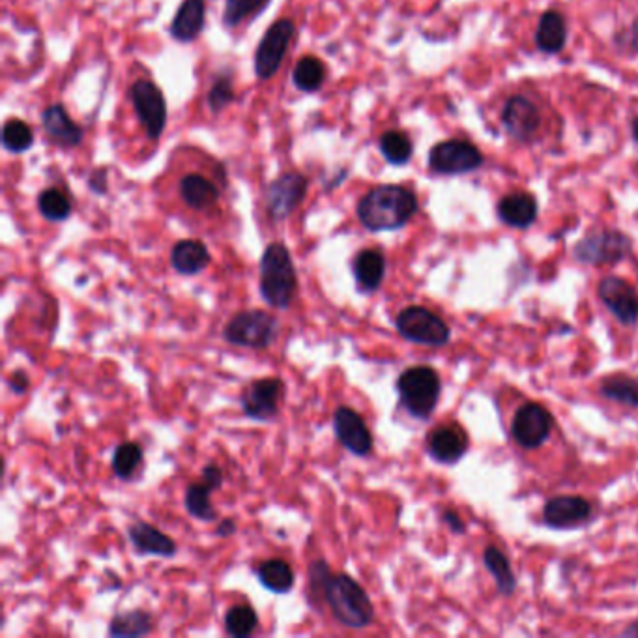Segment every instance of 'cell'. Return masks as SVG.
<instances>
[{
  "instance_id": "9c48e42d",
  "label": "cell",
  "mask_w": 638,
  "mask_h": 638,
  "mask_svg": "<svg viewBox=\"0 0 638 638\" xmlns=\"http://www.w3.org/2000/svg\"><path fill=\"white\" fill-rule=\"evenodd\" d=\"M130 100L148 139L158 141L167 124V103L160 87L148 79H137L130 87Z\"/></svg>"
},
{
  "instance_id": "5b68a950",
  "label": "cell",
  "mask_w": 638,
  "mask_h": 638,
  "mask_svg": "<svg viewBox=\"0 0 638 638\" xmlns=\"http://www.w3.org/2000/svg\"><path fill=\"white\" fill-rule=\"evenodd\" d=\"M395 328L410 343L427 347H444L450 343L451 330L446 320L423 305L405 307L395 319Z\"/></svg>"
},
{
  "instance_id": "7a4b0ae2",
  "label": "cell",
  "mask_w": 638,
  "mask_h": 638,
  "mask_svg": "<svg viewBox=\"0 0 638 638\" xmlns=\"http://www.w3.org/2000/svg\"><path fill=\"white\" fill-rule=\"evenodd\" d=\"M262 300L270 307L287 309L298 289L296 268L290 257L289 247L274 242L264 249L261 259Z\"/></svg>"
},
{
  "instance_id": "8d00e7d4",
  "label": "cell",
  "mask_w": 638,
  "mask_h": 638,
  "mask_svg": "<svg viewBox=\"0 0 638 638\" xmlns=\"http://www.w3.org/2000/svg\"><path fill=\"white\" fill-rule=\"evenodd\" d=\"M272 0H225L223 10V25L234 29L244 23L249 17L262 14Z\"/></svg>"
},
{
  "instance_id": "7bdbcfd3",
  "label": "cell",
  "mask_w": 638,
  "mask_h": 638,
  "mask_svg": "<svg viewBox=\"0 0 638 638\" xmlns=\"http://www.w3.org/2000/svg\"><path fill=\"white\" fill-rule=\"evenodd\" d=\"M442 521L450 526V530L453 534H464V530H466V524H464L463 519L459 517V513H455V511H451V509L442 513Z\"/></svg>"
},
{
  "instance_id": "f1b7e54d",
  "label": "cell",
  "mask_w": 638,
  "mask_h": 638,
  "mask_svg": "<svg viewBox=\"0 0 638 638\" xmlns=\"http://www.w3.org/2000/svg\"><path fill=\"white\" fill-rule=\"evenodd\" d=\"M292 83L298 90L307 92V94L319 92L322 85L326 83L324 62L320 58L311 57V55L300 58L292 70Z\"/></svg>"
},
{
  "instance_id": "7402d4cb",
  "label": "cell",
  "mask_w": 638,
  "mask_h": 638,
  "mask_svg": "<svg viewBox=\"0 0 638 638\" xmlns=\"http://www.w3.org/2000/svg\"><path fill=\"white\" fill-rule=\"evenodd\" d=\"M131 545L139 554H152V556H165L171 558L176 554V543L174 539L163 534L156 526L148 522L137 521L131 524L128 530Z\"/></svg>"
},
{
  "instance_id": "3957f363",
  "label": "cell",
  "mask_w": 638,
  "mask_h": 638,
  "mask_svg": "<svg viewBox=\"0 0 638 638\" xmlns=\"http://www.w3.org/2000/svg\"><path fill=\"white\" fill-rule=\"evenodd\" d=\"M322 597L330 605L335 620L350 629H363L373 624L375 607L362 586L345 573L332 575Z\"/></svg>"
},
{
  "instance_id": "ffe728a7",
  "label": "cell",
  "mask_w": 638,
  "mask_h": 638,
  "mask_svg": "<svg viewBox=\"0 0 638 638\" xmlns=\"http://www.w3.org/2000/svg\"><path fill=\"white\" fill-rule=\"evenodd\" d=\"M356 289L362 294H373L380 289L386 276V257L378 249H363L352 264Z\"/></svg>"
},
{
  "instance_id": "5bb4252c",
  "label": "cell",
  "mask_w": 638,
  "mask_h": 638,
  "mask_svg": "<svg viewBox=\"0 0 638 638\" xmlns=\"http://www.w3.org/2000/svg\"><path fill=\"white\" fill-rule=\"evenodd\" d=\"M483 163L478 148L466 141H444L431 150L429 167L440 174H463L476 171Z\"/></svg>"
},
{
  "instance_id": "484cf974",
  "label": "cell",
  "mask_w": 638,
  "mask_h": 638,
  "mask_svg": "<svg viewBox=\"0 0 638 638\" xmlns=\"http://www.w3.org/2000/svg\"><path fill=\"white\" fill-rule=\"evenodd\" d=\"M566 19L558 12H547L541 17L536 32L537 47L545 53H560L566 47Z\"/></svg>"
},
{
  "instance_id": "f35d334b",
  "label": "cell",
  "mask_w": 638,
  "mask_h": 638,
  "mask_svg": "<svg viewBox=\"0 0 638 638\" xmlns=\"http://www.w3.org/2000/svg\"><path fill=\"white\" fill-rule=\"evenodd\" d=\"M234 100H236V92H234V85H232V79L229 75L219 77L218 81L208 90V98H206L210 111L216 115L221 113L223 109H227Z\"/></svg>"
},
{
  "instance_id": "ba28073f",
  "label": "cell",
  "mask_w": 638,
  "mask_h": 638,
  "mask_svg": "<svg viewBox=\"0 0 638 638\" xmlns=\"http://www.w3.org/2000/svg\"><path fill=\"white\" fill-rule=\"evenodd\" d=\"M294 34L296 25L290 19H279L264 32L255 53V73L261 81H268L279 72Z\"/></svg>"
},
{
  "instance_id": "4fadbf2b",
  "label": "cell",
  "mask_w": 638,
  "mask_h": 638,
  "mask_svg": "<svg viewBox=\"0 0 638 638\" xmlns=\"http://www.w3.org/2000/svg\"><path fill=\"white\" fill-rule=\"evenodd\" d=\"M599 300L624 326L638 324V290L622 277H603L597 285Z\"/></svg>"
},
{
  "instance_id": "d4e9b609",
  "label": "cell",
  "mask_w": 638,
  "mask_h": 638,
  "mask_svg": "<svg viewBox=\"0 0 638 638\" xmlns=\"http://www.w3.org/2000/svg\"><path fill=\"white\" fill-rule=\"evenodd\" d=\"M498 218L509 227L526 229L537 218V201L530 193H511L498 203Z\"/></svg>"
},
{
  "instance_id": "30bf717a",
  "label": "cell",
  "mask_w": 638,
  "mask_h": 638,
  "mask_svg": "<svg viewBox=\"0 0 638 638\" xmlns=\"http://www.w3.org/2000/svg\"><path fill=\"white\" fill-rule=\"evenodd\" d=\"M552 427L554 418L545 406L539 403H526L513 416L511 435L524 450H536L549 440Z\"/></svg>"
},
{
  "instance_id": "e0dca14e",
  "label": "cell",
  "mask_w": 638,
  "mask_h": 638,
  "mask_svg": "<svg viewBox=\"0 0 638 638\" xmlns=\"http://www.w3.org/2000/svg\"><path fill=\"white\" fill-rule=\"evenodd\" d=\"M468 448H470V438L459 423L440 425L427 436V453L435 459L436 463H459L466 455Z\"/></svg>"
},
{
  "instance_id": "cb8c5ba5",
  "label": "cell",
  "mask_w": 638,
  "mask_h": 638,
  "mask_svg": "<svg viewBox=\"0 0 638 638\" xmlns=\"http://www.w3.org/2000/svg\"><path fill=\"white\" fill-rule=\"evenodd\" d=\"M212 261L208 247L201 240H180L171 251V264L180 276H197Z\"/></svg>"
},
{
  "instance_id": "9a60e30c",
  "label": "cell",
  "mask_w": 638,
  "mask_h": 638,
  "mask_svg": "<svg viewBox=\"0 0 638 638\" xmlns=\"http://www.w3.org/2000/svg\"><path fill=\"white\" fill-rule=\"evenodd\" d=\"M334 431L339 442L347 448L352 455L367 457L373 451V435L367 427V423L350 406H339L334 414Z\"/></svg>"
},
{
  "instance_id": "ab89813d",
  "label": "cell",
  "mask_w": 638,
  "mask_h": 638,
  "mask_svg": "<svg viewBox=\"0 0 638 638\" xmlns=\"http://www.w3.org/2000/svg\"><path fill=\"white\" fill-rule=\"evenodd\" d=\"M88 188L90 191H94L96 195H105L107 193V169L100 167L96 171H92V174L88 176Z\"/></svg>"
},
{
  "instance_id": "f546056e",
  "label": "cell",
  "mask_w": 638,
  "mask_h": 638,
  "mask_svg": "<svg viewBox=\"0 0 638 638\" xmlns=\"http://www.w3.org/2000/svg\"><path fill=\"white\" fill-rule=\"evenodd\" d=\"M152 616L145 610H131L124 614H116L109 624L111 637H145L152 631Z\"/></svg>"
},
{
  "instance_id": "d6a6232c",
  "label": "cell",
  "mask_w": 638,
  "mask_h": 638,
  "mask_svg": "<svg viewBox=\"0 0 638 638\" xmlns=\"http://www.w3.org/2000/svg\"><path fill=\"white\" fill-rule=\"evenodd\" d=\"M380 152L384 156V160L392 163L395 167H403L410 158H412V141L408 139V135L403 131H386L380 137Z\"/></svg>"
},
{
  "instance_id": "d590c367",
  "label": "cell",
  "mask_w": 638,
  "mask_h": 638,
  "mask_svg": "<svg viewBox=\"0 0 638 638\" xmlns=\"http://www.w3.org/2000/svg\"><path fill=\"white\" fill-rule=\"evenodd\" d=\"M38 210L47 221H64L73 212L72 201L60 189H44L38 197Z\"/></svg>"
},
{
  "instance_id": "44dd1931",
  "label": "cell",
  "mask_w": 638,
  "mask_h": 638,
  "mask_svg": "<svg viewBox=\"0 0 638 638\" xmlns=\"http://www.w3.org/2000/svg\"><path fill=\"white\" fill-rule=\"evenodd\" d=\"M204 23H206L204 0H184L171 23V36L176 42L191 44L201 36Z\"/></svg>"
},
{
  "instance_id": "b9f144b4",
  "label": "cell",
  "mask_w": 638,
  "mask_h": 638,
  "mask_svg": "<svg viewBox=\"0 0 638 638\" xmlns=\"http://www.w3.org/2000/svg\"><path fill=\"white\" fill-rule=\"evenodd\" d=\"M30 380L27 377V373L23 371H15L10 377H8V388L15 393V395H23L29 390Z\"/></svg>"
},
{
  "instance_id": "83f0119b",
  "label": "cell",
  "mask_w": 638,
  "mask_h": 638,
  "mask_svg": "<svg viewBox=\"0 0 638 638\" xmlns=\"http://www.w3.org/2000/svg\"><path fill=\"white\" fill-rule=\"evenodd\" d=\"M483 564L493 575L498 592L508 595V597L513 595L515 588H517V579H515L513 567L509 564L508 556L500 549H496L494 545H489L483 551Z\"/></svg>"
},
{
  "instance_id": "bcb514c9",
  "label": "cell",
  "mask_w": 638,
  "mask_h": 638,
  "mask_svg": "<svg viewBox=\"0 0 638 638\" xmlns=\"http://www.w3.org/2000/svg\"><path fill=\"white\" fill-rule=\"evenodd\" d=\"M631 130H633V137H635V141L638 143V116L633 120V128H631Z\"/></svg>"
},
{
  "instance_id": "6da1fadb",
  "label": "cell",
  "mask_w": 638,
  "mask_h": 638,
  "mask_svg": "<svg viewBox=\"0 0 638 638\" xmlns=\"http://www.w3.org/2000/svg\"><path fill=\"white\" fill-rule=\"evenodd\" d=\"M418 212V197L403 186L386 184L367 191L356 206V214L367 231L403 229Z\"/></svg>"
},
{
  "instance_id": "277c9868",
  "label": "cell",
  "mask_w": 638,
  "mask_h": 638,
  "mask_svg": "<svg viewBox=\"0 0 638 638\" xmlns=\"http://www.w3.org/2000/svg\"><path fill=\"white\" fill-rule=\"evenodd\" d=\"M397 392L401 405L412 418L429 420L440 401L442 380L433 367L414 365L397 378Z\"/></svg>"
},
{
  "instance_id": "ee69618b",
  "label": "cell",
  "mask_w": 638,
  "mask_h": 638,
  "mask_svg": "<svg viewBox=\"0 0 638 638\" xmlns=\"http://www.w3.org/2000/svg\"><path fill=\"white\" fill-rule=\"evenodd\" d=\"M236 530H238L236 522L232 521V519H223V521L219 522L218 528H216V534L219 537H229L234 536Z\"/></svg>"
},
{
  "instance_id": "60d3db41",
  "label": "cell",
  "mask_w": 638,
  "mask_h": 638,
  "mask_svg": "<svg viewBox=\"0 0 638 638\" xmlns=\"http://www.w3.org/2000/svg\"><path fill=\"white\" fill-rule=\"evenodd\" d=\"M203 481L208 483L214 491H218L223 485V470L216 464H206L203 468Z\"/></svg>"
},
{
  "instance_id": "8fae6325",
  "label": "cell",
  "mask_w": 638,
  "mask_h": 638,
  "mask_svg": "<svg viewBox=\"0 0 638 638\" xmlns=\"http://www.w3.org/2000/svg\"><path fill=\"white\" fill-rule=\"evenodd\" d=\"M309 188L307 176L296 171L281 174L268 186L266 191V210L274 221H283L304 203Z\"/></svg>"
},
{
  "instance_id": "f6af8a7d",
  "label": "cell",
  "mask_w": 638,
  "mask_h": 638,
  "mask_svg": "<svg viewBox=\"0 0 638 638\" xmlns=\"http://www.w3.org/2000/svg\"><path fill=\"white\" fill-rule=\"evenodd\" d=\"M625 635H637L638 637V622H635V625H631V627L625 631Z\"/></svg>"
},
{
  "instance_id": "e575fe53",
  "label": "cell",
  "mask_w": 638,
  "mask_h": 638,
  "mask_svg": "<svg viewBox=\"0 0 638 638\" xmlns=\"http://www.w3.org/2000/svg\"><path fill=\"white\" fill-rule=\"evenodd\" d=\"M34 145V131L21 118H10L2 128V146L12 154H23Z\"/></svg>"
},
{
  "instance_id": "d6986e66",
  "label": "cell",
  "mask_w": 638,
  "mask_h": 638,
  "mask_svg": "<svg viewBox=\"0 0 638 638\" xmlns=\"http://www.w3.org/2000/svg\"><path fill=\"white\" fill-rule=\"evenodd\" d=\"M502 124L509 135L517 141H526L536 133L541 124V115L534 103L524 96H513L502 113Z\"/></svg>"
},
{
  "instance_id": "4316f807",
  "label": "cell",
  "mask_w": 638,
  "mask_h": 638,
  "mask_svg": "<svg viewBox=\"0 0 638 638\" xmlns=\"http://www.w3.org/2000/svg\"><path fill=\"white\" fill-rule=\"evenodd\" d=\"M257 577L266 590L277 595L289 594L290 590L294 588V571L281 558H272V560L262 562L261 566L257 567Z\"/></svg>"
},
{
  "instance_id": "2e32d148",
  "label": "cell",
  "mask_w": 638,
  "mask_h": 638,
  "mask_svg": "<svg viewBox=\"0 0 638 638\" xmlns=\"http://www.w3.org/2000/svg\"><path fill=\"white\" fill-rule=\"evenodd\" d=\"M592 517V504L575 494H562L547 500L543 508V521L554 530L575 528Z\"/></svg>"
},
{
  "instance_id": "603a6c76",
  "label": "cell",
  "mask_w": 638,
  "mask_h": 638,
  "mask_svg": "<svg viewBox=\"0 0 638 638\" xmlns=\"http://www.w3.org/2000/svg\"><path fill=\"white\" fill-rule=\"evenodd\" d=\"M178 191H180L182 201L197 212L210 210L219 201L218 186L203 174L189 173L182 176L180 184H178Z\"/></svg>"
},
{
  "instance_id": "52a82bcc",
  "label": "cell",
  "mask_w": 638,
  "mask_h": 638,
  "mask_svg": "<svg viewBox=\"0 0 638 638\" xmlns=\"http://www.w3.org/2000/svg\"><path fill=\"white\" fill-rule=\"evenodd\" d=\"M633 251V240L620 231H595L586 234L575 246V259L584 264H616Z\"/></svg>"
},
{
  "instance_id": "74e56055",
  "label": "cell",
  "mask_w": 638,
  "mask_h": 638,
  "mask_svg": "<svg viewBox=\"0 0 638 638\" xmlns=\"http://www.w3.org/2000/svg\"><path fill=\"white\" fill-rule=\"evenodd\" d=\"M141 463H143V448L137 442H124L116 446L113 453V472L116 478L128 481L133 478V474L137 472Z\"/></svg>"
},
{
  "instance_id": "7c38bea8",
  "label": "cell",
  "mask_w": 638,
  "mask_h": 638,
  "mask_svg": "<svg viewBox=\"0 0 638 638\" xmlns=\"http://www.w3.org/2000/svg\"><path fill=\"white\" fill-rule=\"evenodd\" d=\"M283 395L285 382L281 378H259L249 384L240 403L247 418L270 421L276 418Z\"/></svg>"
},
{
  "instance_id": "ac0fdd59",
  "label": "cell",
  "mask_w": 638,
  "mask_h": 638,
  "mask_svg": "<svg viewBox=\"0 0 638 638\" xmlns=\"http://www.w3.org/2000/svg\"><path fill=\"white\" fill-rule=\"evenodd\" d=\"M42 126L49 141L60 148L68 150L83 143L85 131L79 124L73 122L62 103H53L45 107L42 111Z\"/></svg>"
},
{
  "instance_id": "1f68e13d",
  "label": "cell",
  "mask_w": 638,
  "mask_h": 638,
  "mask_svg": "<svg viewBox=\"0 0 638 638\" xmlns=\"http://www.w3.org/2000/svg\"><path fill=\"white\" fill-rule=\"evenodd\" d=\"M212 493H214V489L204 481L189 485L184 502H186V509L193 519L204 522L218 519V511L212 506V500H210Z\"/></svg>"
},
{
  "instance_id": "8992f818",
  "label": "cell",
  "mask_w": 638,
  "mask_h": 638,
  "mask_svg": "<svg viewBox=\"0 0 638 638\" xmlns=\"http://www.w3.org/2000/svg\"><path fill=\"white\" fill-rule=\"evenodd\" d=\"M277 332L276 317H272L266 311L251 309V311H240L232 317L223 330V337L227 343L242 348L270 347Z\"/></svg>"
},
{
  "instance_id": "4dcf8cb0",
  "label": "cell",
  "mask_w": 638,
  "mask_h": 638,
  "mask_svg": "<svg viewBox=\"0 0 638 638\" xmlns=\"http://www.w3.org/2000/svg\"><path fill=\"white\" fill-rule=\"evenodd\" d=\"M601 395L620 405L638 408V378L614 375L601 382Z\"/></svg>"
},
{
  "instance_id": "836d02e7",
  "label": "cell",
  "mask_w": 638,
  "mask_h": 638,
  "mask_svg": "<svg viewBox=\"0 0 638 638\" xmlns=\"http://www.w3.org/2000/svg\"><path fill=\"white\" fill-rule=\"evenodd\" d=\"M257 625H259V614L249 605H236L225 614V631L229 637H251Z\"/></svg>"
}]
</instances>
